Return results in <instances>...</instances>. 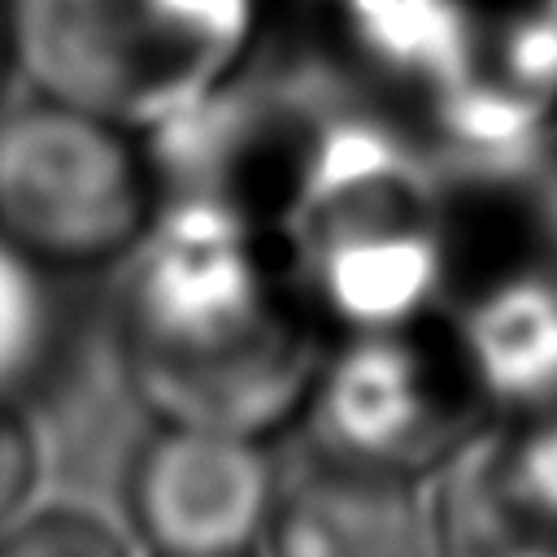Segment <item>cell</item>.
<instances>
[{"label": "cell", "instance_id": "cell-1", "mask_svg": "<svg viewBox=\"0 0 557 557\" xmlns=\"http://www.w3.org/2000/svg\"><path fill=\"white\" fill-rule=\"evenodd\" d=\"M26 91L161 131L257 61L265 0H9Z\"/></svg>", "mask_w": 557, "mask_h": 557}, {"label": "cell", "instance_id": "cell-2", "mask_svg": "<svg viewBox=\"0 0 557 557\" xmlns=\"http://www.w3.org/2000/svg\"><path fill=\"white\" fill-rule=\"evenodd\" d=\"M161 209L148 139L26 91L0 100V239L39 270L126 261Z\"/></svg>", "mask_w": 557, "mask_h": 557}, {"label": "cell", "instance_id": "cell-3", "mask_svg": "<svg viewBox=\"0 0 557 557\" xmlns=\"http://www.w3.org/2000/svg\"><path fill=\"white\" fill-rule=\"evenodd\" d=\"M422 322L396 331H361L322 361L313 413L322 448L392 474L444 466L474 431V387L457 331L448 348L418 335Z\"/></svg>", "mask_w": 557, "mask_h": 557}, {"label": "cell", "instance_id": "cell-4", "mask_svg": "<svg viewBox=\"0 0 557 557\" xmlns=\"http://www.w3.org/2000/svg\"><path fill=\"white\" fill-rule=\"evenodd\" d=\"M261 440L157 422L126 466V527L148 557H252L274 509Z\"/></svg>", "mask_w": 557, "mask_h": 557}, {"label": "cell", "instance_id": "cell-5", "mask_svg": "<svg viewBox=\"0 0 557 557\" xmlns=\"http://www.w3.org/2000/svg\"><path fill=\"white\" fill-rule=\"evenodd\" d=\"M322 361L313 318L292 305L261 331L205 352L122 357V374L157 422L265 440L313 400Z\"/></svg>", "mask_w": 557, "mask_h": 557}, {"label": "cell", "instance_id": "cell-6", "mask_svg": "<svg viewBox=\"0 0 557 557\" xmlns=\"http://www.w3.org/2000/svg\"><path fill=\"white\" fill-rule=\"evenodd\" d=\"M261 548L265 557H431L409 479L326 448L274 492Z\"/></svg>", "mask_w": 557, "mask_h": 557}, {"label": "cell", "instance_id": "cell-7", "mask_svg": "<svg viewBox=\"0 0 557 557\" xmlns=\"http://www.w3.org/2000/svg\"><path fill=\"white\" fill-rule=\"evenodd\" d=\"M422 513L431 557H557V513L518 479L505 431H474Z\"/></svg>", "mask_w": 557, "mask_h": 557}, {"label": "cell", "instance_id": "cell-8", "mask_svg": "<svg viewBox=\"0 0 557 557\" xmlns=\"http://www.w3.org/2000/svg\"><path fill=\"white\" fill-rule=\"evenodd\" d=\"M453 331L487 405L522 418L557 409V274H500L457 313Z\"/></svg>", "mask_w": 557, "mask_h": 557}, {"label": "cell", "instance_id": "cell-9", "mask_svg": "<svg viewBox=\"0 0 557 557\" xmlns=\"http://www.w3.org/2000/svg\"><path fill=\"white\" fill-rule=\"evenodd\" d=\"M0 557H148L126 518L83 496H44L0 531Z\"/></svg>", "mask_w": 557, "mask_h": 557}, {"label": "cell", "instance_id": "cell-10", "mask_svg": "<svg viewBox=\"0 0 557 557\" xmlns=\"http://www.w3.org/2000/svg\"><path fill=\"white\" fill-rule=\"evenodd\" d=\"M52 300L44 270L0 239V400H17L52 352Z\"/></svg>", "mask_w": 557, "mask_h": 557}, {"label": "cell", "instance_id": "cell-11", "mask_svg": "<svg viewBox=\"0 0 557 557\" xmlns=\"http://www.w3.org/2000/svg\"><path fill=\"white\" fill-rule=\"evenodd\" d=\"M48 470L52 453L44 426L17 409V400H0V531L48 496Z\"/></svg>", "mask_w": 557, "mask_h": 557}, {"label": "cell", "instance_id": "cell-12", "mask_svg": "<svg viewBox=\"0 0 557 557\" xmlns=\"http://www.w3.org/2000/svg\"><path fill=\"white\" fill-rule=\"evenodd\" d=\"M17 78L13 70V30H9V0H0V100L9 91V83Z\"/></svg>", "mask_w": 557, "mask_h": 557}]
</instances>
